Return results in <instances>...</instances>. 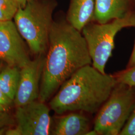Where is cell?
<instances>
[{"instance_id":"24","label":"cell","mask_w":135,"mask_h":135,"mask_svg":"<svg viewBox=\"0 0 135 135\" xmlns=\"http://www.w3.org/2000/svg\"><path fill=\"white\" fill-rule=\"evenodd\" d=\"M2 62L1 60H0V72L1 71V69L2 68Z\"/></svg>"},{"instance_id":"5","label":"cell","mask_w":135,"mask_h":135,"mask_svg":"<svg viewBox=\"0 0 135 135\" xmlns=\"http://www.w3.org/2000/svg\"><path fill=\"white\" fill-rule=\"evenodd\" d=\"M135 103V86L118 83L97 112L94 129L99 135H119Z\"/></svg>"},{"instance_id":"18","label":"cell","mask_w":135,"mask_h":135,"mask_svg":"<svg viewBox=\"0 0 135 135\" xmlns=\"http://www.w3.org/2000/svg\"><path fill=\"white\" fill-rule=\"evenodd\" d=\"M6 135H22L21 130L17 126L14 128H8L5 133Z\"/></svg>"},{"instance_id":"12","label":"cell","mask_w":135,"mask_h":135,"mask_svg":"<svg viewBox=\"0 0 135 135\" xmlns=\"http://www.w3.org/2000/svg\"><path fill=\"white\" fill-rule=\"evenodd\" d=\"M20 69L8 66L0 72V89L13 101L19 83Z\"/></svg>"},{"instance_id":"9","label":"cell","mask_w":135,"mask_h":135,"mask_svg":"<svg viewBox=\"0 0 135 135\" xmlns=\"http://www.w3.org/2000/svg\"><path fill=\"white\" fill-rule=\"evenodd\" d=\"M94 21L104 24L135 12V0H95Z\"/></svg>"},{"instance_id":"3","label":"cell","mask_w":135,"mask_h":135,"mask_svg":"<svg viewBox=\"0 0 135 135\" xmlns=\"http://www.w3.org/2000/svg\"><path fill=\"white\" fill-rule=\"evenodd\" d=\"M56 0H32L20 7L15 16V24L31 52L37 56L47 53L53 23Z\"/></svg>"},{"instance_id":"16","label":"cell","mask_w":135,"mask_h":135,"mask_svg":"<svg viewBox=\"0 0 135 135\" xmlns=\"http://www.w3.org/2000/svg\"><path fill=\"white\" fill-rule=\"evenodd\" d=\"M14 120L11 116L5 113L0 115V128L12 125Z\"/></svg>"},{"instance_id":"8","label":"cell","mask_w":135,"mask_h":135,"mask_svg":"<svg viewBox=\"0 0 135 135\" xmlns=\"http://www.w3.org/2000/svg\"><path fill=\"white\" fill-rule=\"evenodd\" d=\"M45 59V55L38 56L20 69L19 83L14 100L16 107L39 99Z\"/></svg>"},{"instance_id":"7","label":"cell","mask_w":135,"mask_h":135,"mask_svg":"<svg viewBox=\"0 0 135 135\" xmlns=\"http://www.w3.org/2000/svg\"><path fill=\"white\" fill-rule=\"evenodd\" d=\"M0 60L20 69L31 61L23 37L12 21L0 22Z\"/></svg>"},{"instance_id":"14","label":"cell","mask_w":135,"mask_h":135,"mask_svg":"<svg viewBox=\"0 0 135 135\" xmlns=\"http://www.w3.org/2000/svg\"><path fill=\"white\" fill-rule=\"evenodd\" d=\"M118 83L135 86V66L114 74Z\"/></svg>"},{"instance_id":"17","label":"cell","mask_w":135,"mask_h":135,"mask_svg":"<svg viewBox=\"0 0 135 135\" xmlns=\"http://www.w3.org/2000/svg\"><path fill=\"white\" fill-rule=\"evenodd\" d=\"M13 102L12 100L7 96L0 89V105L5 107L8 109Z\"/></svg>"},{"instance_id":"23","label":"cell","mask_w":135,"mask_h":135,"mask_svg":"<svg viewBox=\"0 0 135 135\" xmlns=\"http://www.w3.org/2000/svg\"><path fill=\"white\" fill-rule=\"evenodd\" d=\"M8 110V109L7 108H6L5 107L0 105V115L2 114L3 113H5Z\"/></svg>"},{"instance_id":"19","label":"cell","mask_w":135,"mask_h":135,"mask_svg":"<svg viewBox=\"0 0 135 135\" xmlns=\"http://www.w3.org/2000/svg\"><path fill=\"white\" fill-rule=\"evenodd\" d=\"M135 66V40L134 45L131 55L130 58L129 60L126 68H130Z\"/></svg>"},{"instance_id":"10","label":"cell","mask_w":135,"mask_h":135,"mask_svg":"<svg viewBox=\"0 0 135 135\" xmlns=\"http://www.w3.org/2000/svg\"><path fill=\"white\" fill-rule=\"evenodd\" d=\"M61 115L53 123L51 135H86L91 130L90 119L81 112Z\"/></svg>"},{"instance_id":"6","label":"cell","mask_w":135,"mask_h":135,"mask_svg":"<svg viewBox=\"0 0 135 135\" xmlns=\"http://www.w3.org/2000/svg\"><path fill=\"white\" fill-rule=\"evenodd\" d=\"M15 117L22 135H51L53 121L45 102L37 100L17 107Z\"/></svg>"},{"instance_id":"2","label":"cell","mask_w":135,"mask_h":135,"mask_svg":"<svg viewBox=\"0 0 135 135\" xmlns=\"http://www.w3.org/2000/svg\"><path fill=\"white\" fill-rule=\"evenodd\" d=\"M117 83L114 75L103 74L88 65L63 83L49 106L59 115L72 112L97 113Z\"/></svg>"},{"instance_id":"22","label":"cell","mask_w":135,"mask_h":135,"mask_svg":"<svg viewBox=\"0 0 135 135\" xmlns=\"http://www.w3.org/2000/svg\"><path fill=\"white\" fill-rule=\"evenodd\" d=\"M8 128V126L0 128V135H5L6 132Z\"/></svg>"},{"instance_id":"20","label":"cell","mask_w":135,"mask_h":135,"mask_svg":"<svg viewBox=\"0 0 135 135\" xmlns=\"http://www.w3.org/2000/svg\"><path fill=\"white\" fill-rule=\"evenodd\" d=\"M14 2L16 3V4L18 5V6L20 7H23L27 4L29 2L32 0H13Z\"/></svg>"},{"instance_id":"4","label":"cell","mask_w":135,"mask_h":135,"mask_svg":"<svg viewBox=\"0 0 135 135\" xmlns=\"http://www.w3.org/2000/svg\"><path fill=\"white\" fill-rule=\"evenodd\" d=\"M130 27H135V12L104 24L92 21L83 28L81 32L86 41L94 67L106 73V65L112 56L116 35L122 29Z\"/></svg>"},{"instance_id":"1","label":"cell","mask_w":135,"mask_h":135,"mask_svg":"<svg viewBox=\"0 0 135 135\" xmlns=\"http://www.w3.org/2000/svg\"><path fill=\"white\" fill-rule=\"evenodd\" d=\"M82 32L73 27L66 14L54 20L40 84V101L46 102L78 70L92 65Z\"/></svg>"},{"instance_id":"13","label":"cell","mask_w":135,"mask_h":135,"mask_svg":"<svg viewBox=\"0 0 135 135\" xmlns=\"http://www.w3.org/2000/svg\"><path fill=\"white\" fill-rule=\"evenodd\" d=\"M19 9L13 0H0V22L12 21Z\"/></svg>"},{"instance_id":"21","label":"cell","mask_w":135,"mask_h":135,"mask_svg":"<svg viewBox=\"0 0 135 135\" xmlns=\"http://www.w3.org/2000/svg\"><path fill=\"white\" fill-rule=\"evenodd\" d=\"M86 135H99L96 131L94 129L93 130L89 131L87 133Z\"/></svg>"},{"instance_id":"15","label":"cell","mask_w":135,"mask_h":135,"mask_svg":"<svg viewBox=\"0 0 135 135\" xmlns=\"http://www.w3.org/2000/svg\"><path fill=\"white\" fill-rule=\"evenodd\" d=\"M119 135H135V103L130 117Z\"/></svg>"},{"instance_id":"11","label":"cell","mask_w":135,"mask_h":135,"mask_svg":"<svg viewBox=\"0 0 135 135\" xmlns=\"http://www.w3.org/2000/svg\"><path fill=\"white\" fill-rule=\"evenodd\" d=\"M95 0H70L66 18L68 22L78 31L94 21Z\"/></svg>"}]
</instances>
